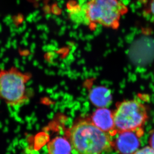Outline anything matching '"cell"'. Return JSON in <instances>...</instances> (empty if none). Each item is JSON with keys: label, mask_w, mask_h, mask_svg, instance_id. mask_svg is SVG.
<instances>
[{"label": "cell", "mask_w": 154, "mask_h": 154, "mask_svg": "<svg viewBox=\"0 0 154 154\" xmlns=\"http://www.w3.org/2000/svg\"><path fill=\"white\" fill-rule=\"evenodd\" d=\"M32 78L15 67L0 70V98L9 106H20L29 100L26 84Z\"/></svg>", "instance_id": "obj_3"}, {"label": "cell", "mask_w": 154, "mask_h": 154, "mask_svg": "<svg viewBox=\"0 0 154 154\" xmlns=\"http://www.w3.org/2000/svg\"><path fill=\"white\" fill-rule=\"evenodd\" d=\"M127 8L120 0H89L84 7L85 21L90 25L118 28Z\"/></svg>", "instance_id": "obj_2"}, {"label": "cell", "mask_w": 154, "mask_h": 154, "mask_svg": "<svg viewBox=\"0 0 154 154\" xmlns=\"http://www.w3.org/2000/svg\"><path fill=\"white\" fill-rule=\"evenodd\" d=\"M147 12L151 19L154 22V0H151L149 4Z\"/></svg>", "instance_id": "obj_10"}, {"label": "cell", "mask_w": 154, "mask_h": 154, "mask_svg": "<svg viewBox=\"0 0 154 154\" xmlns=\"http://www.w3.org/2000/svg\"><path fill=\"white\" fill-rule=\"evenodd\" d=\"M149 143H150V147L154 150V131L150 136Z\"/></svg>", "instance_id": "obj_11"}, {"label": "cell", "mask_w": 154, "mask_h": 154, "mask_svg": "<svg viewBox=\"0 0 154 154\" xmlns=\"http://www.w3.org/2000/svg\"><path fill=\"white\" fill-rule=\"evenodd\" d=\"M89 98L92 104L99 108H104L112 102L110 90L103 86H97L92 89Z\"/></svg>", "instance_id": "obj_7"}, {"label": "cell", "mask_w": 154, "mask_h": 154, "mask_svg": "<svg viewBox=\"0 0 154 154\" xmlns=\"http://www.w3.org/2000/svg\"><path fill=\"white\" fill-rule=\"evenodd\" d=\"M36 1H42V0H36ZM45 1H47V0H45Z\"/></svg>", "instance_id": "obj_12"}, {"label": "cell", "mask_w": 154, "mask_h": 154, "mask_svg": "<svg viewBox=\"0 0 154 154\" xmlns=\"http://www.w3.org/2000/svg\"><path fill=\"white\" fill-rule=\"evenodd\" d=\"M135 131L120 132L113 147L120 154H133L139 149L140 145V135Z\"/></svg>", "instance_id": "obj_5"}, {"label": "cell", "mask_w": 154, "mask_h": 154, "mask_svg": "<svg viewBox=\"0 0 154 154\" xmlns=\"http://www.w3.org/2000/svg\"><path fill=\"white\" fill-rule=\"evenodd\" d=\"M91 121L97 128L111 135V133L117 132L114 122L113 113L109 109L99 108L93 112Z\"/></svg>", "instance_id": "obj_6"}, {"label": "cell", "mask_w": 154, "mask_h": 154, "mask_svg": "<svg viewBox=\"0 0 154 154\" xmlns=\"http://www.w3.org/2000/svg\"><path fill=\"white\" fill-rule=\"evenodd\" d=\"M133 154H154V150L150 146H146L143 148L138 149Z\"/></svg>", "instance_id": "obj_9"}, {"label": "cell", "mask_w": 154, "mask_h": 154, "mask_svg": "<svg viewBox=\"0 0 154 154\" xmlns=\"http://www.w3.org/2000/svg\"><path fill=\"white\" fill-rule=\"evenodd\" d=\"M113 113L115 129L118 132L138 130L148 119L145 106L136 100L121 102Z\"/></svg>", "instance_id": "obj_4"}, {"label": "cell", "mask_w": 154, "mask_h": 154, "mask_svg": "<svg viewBox=\"0 0 154 154\" xmlns=\"http://www.w3.org/2000/svg\"><path fill=\"white\" fill-rule=\"evenodd\" d=\"M67 138L79 154H102L113 147L110 135L97 128L91 120L76 122L67 131Z\"/></svg>", "instance_id": "obj_1"}, {"label": "cell", "mask_w": 154, "mask_h": 154, "mask_svg": "<svg viewBox=\"0 0 154 154\" xmlns=\"http://www.w3.org/2000/svg\"><path fill=\"white\" fill-rule=\"evenodd\" d=\"M48 154H71L72 147L67 137H57L48 144Z\"/></svg>", "instance_id": "obj_8"}]
</instances>
